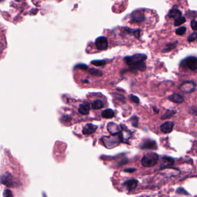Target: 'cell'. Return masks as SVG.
Wrapping results in <instances>:
<instances>
[{
    "instance_id": "1",
    "label": "cell",
    "mask_w": 197,
    "mask_h": 197,
    "mask_svg": "<svg viewBox=\"0 0 197 197\" xmlns=\"http://www.w3.org/2000/svg\"><path fill=\"white\" fill-rule=\"evenodd\" d=\"M147 59V56L144 54H135L131 56H127L124 58V62L129 66L131 70H138L144 71L146 65L144 61Z\"/></svg>"
},
{
    "instance_id": "2",
    "label": "cell",
    "mask_w": 197,
    "mask_h": 197,
    "mask_svg": "<svg viewBox=\"0 0 197 197\" xmlns=\"http://www.w3.org/2000/svg\"><path fill=\"white\" fill-rule=\"evenodd\" d=\"M102 141L107 149H112L118 146L120 142H123L121 133L117 135L105 136L102 138Z\"/></svg>"
},
{
    "instance_id": "3",
    "label": "cell",
    "mask_w": 197,
    "mask_h": 197,
    "mask_svg": "<svg viewBox=\"0 0 197 197\" xmlns=\"http://www.w3.org/2000/svg\"><path fill=\"white\" fill-rule=\"evenodd\" d=\"M0 183L8 187H17L21 183L10 173L6 172L0 176Z\"/></svg>"
},
{
    "instance_id": "4",
    "label": "cell",
    "mask_w": 197,
    "mask_h": 197,
    "mask_svg": "<svg viewBox=\"0 0 197 197\" xmlns=\"http://www.w3.org/2000/svg\"><path fill=\"white\" fill-rule=\"evenodd\" d=\"M159 161V156L156 153H148L142 159L141 163L145 167H151L154 166Z\"/></svg>"
},
{
    "instance_id": "5",
    "label": "cell",
    "mask_w": 197,
    "mask_h": 197,
    "mask_svg": "<svg viewBox=\"0 0 197 197\" xmlns=\"http://www.w3.org/2000/svg\"><path fill=\"white\" fill-rule=\"evenodd\" d=\"M179 89L184 93L190 94L196 91V84L193 81H186L179 86Z\"/></svg>"
},
{
    "instance_id": "6",
    "label": "cell",
    "mask_w": 197,
    "mask_h": 197,
    "mask_svg": "<svg viewBox=\"0 0 197 197\" xmlns=\"http://www.w3.org/2000/svg\"><path fill=\"white\" fill-rule=\"evenodd\" d=\"M95 45L97 49L99 50H107L108 47L107 39L104 36H100L96 39Z\"/></svg>"
},
{
    "instance_id": "7",
    "label": "cell",
    "mask_w": 197,
    "mask_h": 197,
    "mask_svg": "<svg viewBox=\"0 0 197 197\" xmlns=\"http://www.w3.org/2000/svg\"><path fill=\"white\" fill-rule=\"evenodd\" d=\"M131 19L132 22L142 23L145 21L146 16L142 11H135L131 15Z\"/></svg>"
},
{
    "instance_id": "8",
    "label": "cell",
    "mask_w": 197,
    "mask_h": 197,
    "mask_svg": "<svg viewBox=\"0 0 197 197\" xmlns=\"http://www.w3.org/2000/svg\"><path fill=\"white\" fill-rule=\"evenodd\" d=\"M187 67L192 71H195L197 69V58L195 57H189L184 61Z\"/></svg>"
},
{
    "instance_id": "9",
    "label": "cell",
    "mask_w": 197,
    "mask_h": 197,
    "mask_svg": "<svg viewBox=\"0 0 197 197\" xmlns=\"http://www.w3.org/2000/svg\"><path fill=\"white\" fill-rule=\"evenodd\" d=\"M107 129L112 135H117L120 134L122 131V128L121 126L112 122H109L107 124Z\"/></svg>"
},
{
    "instance_id": "10",
    "label": "cell",
    "mask_w": 197,
    "mask_h": 197,
    "mask_svg": "<svg viewBox=\"0 0 197 197\" xmlns=\"http://www.w3.org/2000/svg\"><path fill=\"white\" fill-rule=\"evenodd\" d=\"M175 163L174 159L169 156H164L161 158V169L167 168L172 167Z\"/></svg>"
},
{
    "instance_id": "11",
    "label": "cell",
    "mask_w": 197,
    "mask_h": 197,
    "mask_svg": "<svg viewBox=\"0 0 197 197\" xmlns=\"http://www.w3.org/2000/svg\"><path fill=\"white\" fill-rule=\"evenodd\" d=\"M140 148L142 149H157V143L155 141L151 140H145L140 145Z\"/></svg>"
},
{
    "instance_id": "12",
    "label": "cell",
    "mask_w": 197,
    "mask_h": 197,
    "mask_svg": "<svg viewBox=\"0 0 197 197\" xmlns=\"http://www.w3.org/2000/svg\"><path fill=\"white\" fill-rule=\"evenodd\" d=\"M138 183V181L136 179H129L124 182L123 183V186L125 187L127 190L128 191H131L137 188Z\"/></svg>"
},
{
    "instance_id": "13",
    "label": "cell",
    "mask_w": 197,
    "mask_h": 197,
    "mask_svg": "<svg viewBox=\"0 0 197 197\" xmlns=\"http://www.w3.org/2000/svg\"><path fill=\"white\" fill-rule=\"evenodd\" d=\"M174 126V123L172 121H167L162 124L160 126L161 131L165 134H168L172 131Z\"/></svg>"
},
{
    "instance_id": "14",
    "label": "cell",
    "mask_w": 197,
    "mask_h": 197,
    "mask_svg": "<svg viewBox=\"0 0 197 197\" xmlns=\"http://www.w3.org/2000/svg\"><path fill=\"white\" fill-rule=\"evenodd\" d=\"M97 128V126L95 125H93L92 123H87L83 127L82 132L84 135H88L95 133Z\"/></svg>"
},
{
    "instance_id": "15",
    "label": "cell",
    "mask_w": 197,
    "mask_h": 197,
    "mask_svg": "<svg viewBox=\"0 0 197 197\" xmlns=\"http://www.w3.org/2000/svg\"><path fill=\"white\" fill-rule=\"evenodd\" d=\"M168 99L174 103L177 104H181L184 101V98L183 96L178 94H173L168 96Z\"/></svg>"
},
{
    "instance_id": "16",
    "label": "cell",
    "mask_w": 197,
    "mask_h": 197,
    "mask_svg": "<svg viewBox=\"0 0 197 197\" xmlns=\"http://www.w3.org/2000/svg\"><path fill=\"white\" fill-rule=\"evenodd\" d=\"M90 106L88 103H83L79 106V112L82 115H87L90 111Z\"/></svg>"
},
{
    "instance_id": "17",
    "label": "cell",
    "mask_w": 197,
    "mask_h": 197,
    "mask_svg": "<svg viewBox=\"0 0 197 197\" xmlns=\"http://www.w3.org/2000/svg\"><path fill=\"white\" fill-rule=\"evenodd\" d=\"M101 115L102 118H105V119H111L113 118L115 116V112L113 111V110L107 108L104 111H102Z\"/></svg>"
},
{
    "instance_id": "18",
    "label": "cell",
    "mask_w": 197,
    "mask_h": 197,
    "mask_svg": "<svg viewBox=\"0 0 197 197\" xmlns=\"http://www.w3.org/2000/svg\"><path fill=\"white\" fill-rule=\"evenodd\" d=\"M168 16L171 18H174L176 19L179 17L181 16V12L178 9H172L169 11Z\"/></svg>"
},
{
    "instance_id": "19",
    "label": "cell",
    "mask_w": 197,
    "mask_h": 197,
    "mask_svg": "<svg viewBox=\"0 0 197 197\" xmlns=\"http://www.w3.org/2000/svg\"><path fill=\"white\" fill-rule=\"evenodd\" d=\"M104 107V104L102 101L100 100H94L91 104V107L94 110H98L101 109Z\"/></svg>"
},
{
    "instance_id": "20",
    "label": "cell",
    "mask_w": 197,
    "mask_h": 197,
    "mask_svg": "<svg viewBox=\"0 0 197 197\" xmlns=\"http://www.w3.org/2000/svg\"><path fill=\"white\" fill-rule=\"evenodd\" d=\"M89 72L90 73L94 76H98V77H101L103 76L104 73L101 70H100L94 68H91V69H89Z\"/></svg>"
},
{
    "instance_id": "21",
    "label": "cell",
    "mask_w": 197,
    "mask_h": 197,
    "mask_svg": "<svg viewBox=\"0 0 197 197\" xmlns=\"http://www.w3.org/2000/svg\"><path fill=\"white\" fill-rule=\"evenodd\" d=\"M176 111H174V110H168L164 115H162L161 119L162 120H165V119L171 118L173 115L176 113Z\"/></svg>"
},
{
    "instance_id": "22",
    "label": "cell",
    "mask_w": 197,
    "mask_h": 197,
    "mask_svg": "<svg viewBox=\"0 0 197 197\" xmlns=\"http://www.w3.org/2000/svg\"><path fill=\"white\" fill-rule=\"evenodd\" d=\"M106 61L103 60H95L91 61V64L95 66H103L106 65Z\"/></svg>"
},
{
    "instance_id": "23",
    "label": "cell",
    "mask_w": 197,
    "mask_h": 197,
    "mask_svg": "<svg viewBox=\"0 0 197 197\" xmlns=\"http://www.w3.org/2000/svg\"><path fill=\"white\" fill-rule=\"evenodd\" d=\"M186 21V18L184 17L183 16H180L176 18L175 20V21H174V26H176V27H178V26H179L181 24H183V23H184Z\"/></svg>"
},
{
    "instance_id": "24",
    "label": "cell",
    "mask_w": 197,
    "mask_h": 197,
    "mask_svg": "<svg viewBox=\"0 0 197 197\" xmlns=\"http://www.w3.org/2000/svg\"><path fill=\"white\" fill-rule=\"evenodd\" d=\"M129 120L131 121L132 125L134 126V127H138V116H132L130 119Z\"/></svg>"
},
{
    "instance_id": "25",
    "label": "cell",
    "mask_w": 197,
    "mask_h": 197,
    "mask_svg": "<svg viewBox=\"0 0 197 197\" xmlns=\"http://www.w3.org/2000/svg\"><path fill=\"white\" fill-rule=\"evenodd\" d=\"M187 31V28L185 27H180L176 30V33L178 35H183Z\"/></svg>"
},
{
    "instance_id": "26",
    "label": "cell",
    "mask_w": 197,
    "mask_h": 197,
    "mask_svg": "<svg viewBox=\"0 0 197 197\" xmlns=\"http://www.w3.org/2000/svg\"><path fill=\"white\" fill-rule=\"evenodd\" d=\"M176 44L175 43H170V44H169L167 46V47L165 49H164L162 50V51L163 52H168V51H170L172 50L175 49V47H176Z\"/></svg>"
},
{
    "instance_id": "27",
    "label": "cell",
    "mask_w": 197,
    "mask_h": 197,
    "mask_svg": "<svg viewBox=\"0 0 197 197\" xmlns=\"http://www.w3.org/2000/svg\"><path fill=\"white\" fill-rule=\"evenodd\" d=\"M75 68L76 69H81L82 70H89V67L88 66L86 65V64H78L77 65L75 66Z\"/></svg>"
},
{
    "instance_id": "28",
    "label": "cell",
    "mask_w": 197,
    "mask_h": 197,
    "mask_svg": "<svg viewBox=\"0 0 197 197\" xmlns=\"http://www.w3.org/2000/svg\"><path fill=\"white\" fill-rule=\"evenodd\" d=\"M197 39V33L196 32H194L193 33H191L187 38V40L189 42H194V40H196Z\"/></svg>"
},
{
    "instance_id": "29",
    "label": "cell",
    "mask_w": 197,
    "mask_h": 197,
    "mask_svg": "<svg viewBox=\"0 0 197 197\" xmlns=\"http://www.w3.org/2000/svg\"><path fill=\"white\" fill-rule=\"evenodd\" d=\"M129 98H130V100H131L132 102H134V103H135L138 104V103L140 102V100H139V98H138L137 96H135V95H133V94H131V95H129Z\"/></svg>"
},
{
    "instance_id": "30",
    "label": "cell",
    "mask_w": 197,
    "mask_h": 197,
    "mask_svg": "<svg viewBox=\"0 0 197 197\" xmlns=\"http://www.w3.org/2000/svg\"><path fill=\"white\" fill-rule=\"evenodd\" d=\"M176 193L179 194H184V195H188V193H187L184 188H178L176 190Z\"/></svg>"
},
{
    "instance_id": "31",
    "label": "cell",
    "mask_w": 197,
    "mask_h": 197,
    "mask_svg": "<svg viewBox=\"0 0 197 197\" xmlns=\"http://www.w3.org/2000/svg\"><path fill=\"white\" fill-rule=\"evenodd\" d=\"M4 197H14L11 191H10L9 190H6L4 191Z\"/></svg>"
},
{
    "instance_id": "32",
    "label": "cell",
    "mask_w": 197,
    "mask_h": 197,
    "mask_svg": "<svg viewBox=\"0 0 197 197\" xmlns=\"http://www.w3.org/2000/svg\"><path fill=\"white\" fill-rule=\"evenodd\" d=\"M191 27L194 31L197 30V21L196 20H192L191 21Z\"/></svg>"
},
{
    "instance_id": "33",
    "label": "cell",
    "mask_w": 197,
    "mask_h": 197,
    "mask_svg": "<svg viewBox=\"0 0 197 197\" xmlns=\"http://www.w3.org/2000/svg\"><path fill=\"white\" fill-rule=\"evenodd\" d=\"M137 169L135 168H127L124 170V172H129V173H132L135 171H136Z\"/></svg>"
},
{
    "instance_id": "34",
    "label": "cell",
    "mask_w": 197,
    "mask_h": 197,
    "mask_svg": "<svg viewBox=\"0 0 197 197\" xmlns=\"http://www.w3.org/2000/svg\"><path fill=\"white\" fill-rule=\"evenodd\" d=\"M63 119H65V120H64V122H70L71 120V118H70V116H64Z\"/></svg>"
},
{
    "instance_id": "35",
    "label": "cell",
    "mask_w": 197,
    "mask_h": 197,
    "mask_svg": "<svg viewBox=\"0 0 197 197\" xmlns=\"http://www.w3.org/2000/svg\"><path fill=\"white\" fill-rule=\"evenodd\" d=\"M82 81L83 82H87V83H89V81L87 80H83Z\"/></svg>"
},
{
    "instance_id": "36",
    "label": "cell",
    "mask_w": 197,
    "mask_h": 197,
    "mask_svg": "<svg viewBox=\"0 0 197 197\" xmlns=\"http://www.w3.org/2000/svg\"><path fill=\"white\" fill-rule=\"evenodd\" d=\"M143 197V196H142V197Z\"/></svg>"
}]
</instances>
